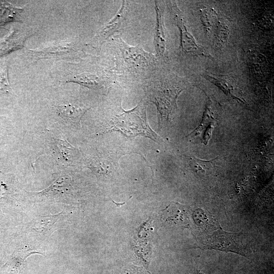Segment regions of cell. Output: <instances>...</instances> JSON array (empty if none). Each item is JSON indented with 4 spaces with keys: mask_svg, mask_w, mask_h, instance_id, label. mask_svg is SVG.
Here are the masks:
<instances>
[{
    "mask_svg": "<svg viewBox=\"0 0 274 274\" xmlns=\"http://www.w3.org/2000/svg\"><path fill=\"white\" fill-rule=\"evenodd\" d=\"M89 108L82 107L75 104H63L58 106L57 112L61 118L80 124L83 115Z\"/></svg>",
    "mask_w": 274,
    "mask_h": 274,
    "instance_id": "cell-10",
    "label": "cell"
},
{
    "mask_svg": "<svg viewBox=\"0 0 274 274\" xmlns=\"http://www.w3.org/2000/svg\"><path fill=\"white\" fill-rule=\"evenodd\" d=\"M162 221L177 225L189 224V218L187 208L179 203L172 202L163 212Z\"/></svg>",
    "mask_w": 274,
    "mask_h": 274,
    "instance_id": "cell-7",
    "label": "cell"
},
{
    "mask_svg": "<svg viewBox=\"0 0 274 274\" xmlns=\"http://www.w3.org/2000/svg\"><path fill=\"white\" fill-rule=\"evenodd\" d=\"M61 214L35 218L28 224V228L31 231L42 236H49L55 230L56 221Z\"/></svg>",
    "mask_w": 274,
    "mask_h": 274,
    "instance_id": "cell-8",
    "label": "cell"
},
{
    "mask_svg": "<svg viewBox=\"0 0 274 274\" xmlns=\"http://www.w3.org/2000/svg\"><path fill=\"white\" fill-rule=\"evenodd\" d=\"M216 105L214 101L208 97L202 121L200 125L189 135L198 137L202 143L207 145L210 140L212 131L217 122Z\"/></svg>",
    "mask_w": 274,
    "mask_h": 274,
    "instance_id": "cell-5",
    "label": "cell"
},
{
    "mask_svg": "<svg viewBox=\"0 0 274 274\" xmlns=\"http://www.w3.org/2000/svg\"><path fill=\"white\" fill-rule=\"evenodd\" d=\"M128 274H146L145 271L141 268L135 267V268H131L130 270L128 271Z\"/></svg>",
    "mask_w": 274,
    "mask_h": 274,
    "instance_id": "cell-24",
    "label": "cell"
},
{
    "mask_svg": "<svg viewBox=\"0 0 274 274\" xmlns=\"http://www.w3.org/2000/svg\"><path fill=\"white\" fill-rule=\"evenodd\" d=\"M33 254H43L39 252L24 248L18 251L14 256L11 262L13 274H21L25 268L26 259Z\"/></svg>",
    "mask_w": 274,
    "mask_h": 274,
    "instance_id": "cell-14",
    "label": "cell"
},
{
    "mask_svg": "<svg viewBox=\"0 0 274 274\" xmlns=\"http://www.w3.org/2000/svg\"><path fill=\"white\" fill-rule=\"evenodd\" d=\"M30 33L19 29H14L0 43V57L22 48Z\"/></svg>",
    "mask_w": 274,
    "mask_h": 274,
    "instance_id": "cell-6",
    "label": "cell"
},
{
    "mask_svg": "<svg viewBox=\"0 0 274 274\" xmlns=\"http://www.w3.org/2000/svg\"><path fill=\"white\" fill-rule=\"evenodd\" d=\"M74 46L72 45H59L51 47L43 50L32 51V54L36 55L38 58H47L52 56H57L66 54L74 51Z\"/></svg>",
    "mask_w": 274,
    "mask_h": 274,
    "instance_id": "cell-18",
    "label": "cell"
},
{
    "mask_svg": "<svg viewBox=\"0 0 274 274\" xmlns=\"http://www.w3.org/2000/svg\"><path fill=\"white\" fill-rule=\"evenodd\" d=\"M111 129L120 131L129 137L143 134L155 141H159L160 139L149 126L146 106L142 103L130 111H125L113 117Z\"/></svg>",
    "mask_w": 274,
    "mask_h": 274,
    "instance_id": "cell-1",
    "label": "cell"
},
{
    "mask_svg": "<svg viewBox=\"0 0 274 274\" xmlns=\"http://www.w3.org/2000/svg\"><path fill=\"white\" fill-rule=\"evenodd\" d=\"M157 83L148 86L147 94L149 100L157 107L160 125L163 120H168L170 114L177 108V99L183 89L172 81Z\"/></svg>",
    "mask_w": 274,
    "mask_h": 274,
    "instance_id": "cell-3",
    "label": "cell"
},
{
    "mask_svg": "<svg viewBox=\"0 0 274 274\" xmlns=\"http://www.w3.org/2000/svg\"><path fill=\"white\" fill-rule=\"evenodd\" d=\"M156 11V26L155 29L154 44L157 54L159 56H162L165 50V40L162 26L161 15L157 5Z\"/></svg>",
    "mask_w": 274,
    "mask_h": 274,
    "instance_id": "cell-15",
    "label": "cell"
},
{
    "mask_svg": "<svg viewBox=\"0 0 274 274\" xmlns=\"http://www.w3.org/2000/svg\"><path fill=\"white\" fill-rule=\"evenodd\" d=\"M124 6L123 5L116 16L110 21L102 30L99 32L94 39L95 45L100 46L101 44L112 35L118 30L123 21Z\"/></svg>",
    "mask_w": 274,
    "mask_h": 274,
    "instance_id": "cell-11",
    "label": "cell"
},
{
    "mask_svg": "<svg viewBox=\"0 0 274 274\" xmlns=\"http://www.w3.org/2000/svg\"><path fill=\"white\" fill-rule=\"evenodd\" d=\"M201 244L204 249L232 252L245 257L250 252L242 232L230 233L219 229L207 236Z\"/></svg>",
    "mask_w": 274,
    "mask_h": 274,
    "instance_id": "cell-4",
    "label": "cell"
},
{
    "mask_svg": "<svg viewBox=\"0 0 274 274\" xmlns=\"http://www.w3.org/2000/svg\"><path fill=\"white\" fill-rule=\"evenodd\" d=\"M192 274H205L204 273L201 272L200 270L198 269H195L194 270Z\"/></svg>",
    "mask_w": 274,
    "mask_h": 274,
    "instance_id": "cell-25",
    "label": "cell"
},
{
    "mask_svg": "<svg viewBox=\"0 0 274 274\" xmlns=\"http://www.w3.org/2000/svg\"><path fill=\"white\" fill-rule=\"evenodd\" d=\"M116 42L123 70L137 78L149 73L154 63L151 55L138 47L128 46L120 38H117Z\"/></svg>",
    "mask_w": 274,
    "mask_h": 274,
    "instance_id": "cell-2",
    "label": "cell"
},
{
    "mask_svg": "<svg viewBox=\"0 0 274 274\" xmlns=\"http://www.w3.org/2000/svg\"><path fill=\"white\" fill-rule=\"evenodd\" d=\"M104 79L95 75L83 73L74 76L68 82L78 83L92 89L99 88L104 83Z\"/></svg>",
    "mask_w": 274,
    "mask_h": 274,
    "instance_id": "cell-16",
    "label": "cell"
},
{
    "mask_svg": "<svg viewBox=\"0 0 274 274\" xmlns=\"http://www.w3.org/2000/svg\"><path fill=\"white\" fill-rule=\"evenodd\" d=\"M56 142L60 154L65 159L67 160L70 151L73 150L75 148L67 141L64 140L57 139Z\"/></svg>",
    "mask_w": 274,
    "mask_h": 274,
    "instance_id": "cell-22",
    "label": "cell"
},
{
    "mask_svg": "<svg viewBox=\"0 0 274 274\" xmlns=\"http://www.w3.org/2000/svg\"><path fill=\"white\" fill-rule=\"evenodd\" d=\"M228 26L226 21L223 18H220L218 24L213 33L214 41L217 45H223L228 38Z\"/></svg>",
    "mask_w": 274,
    "mask_h": 274,
    "instance_id": "cell-19",
    "label": "cell"
},
{
    "mask_svg": "<svg viewBox=\"0 0 274 274\" xmlns=\"http://www.w3.org/2000/svg\"><path fill=\"white\" fill-rule=\"evenodd\" d=\"M193 217L196 223L199 226H203L208 223V218L201 210H196L193 213Z\"/></svg>",
    "mask_w": 274,
    "mask_h": 274,
    "instance_id": "cell-23",
    "label": "cell"
},
{
    "mask_svg": "<svg viewBox=\"0 0 274 274\" xmlns=\"http://www.w3.org/2000/svg\"><path fill=\"white\" fill-rule=\"evenodd\" d=\"M201 20L206 31L214 33L220 20V17L216 11L212 9H203L200 12Z\"/></svg>",
    "mask_w": 274,
    "mask_h": 274,
    "instance_id": "cell-17",
    "label": "cell"
},
{
    "mask_svg": "<svg viewBox=\"0 0 274 274\" xmlns=\"http://www.w3.org/2000/svg\"><path fill=\"white\" fill-rule=\"evenodd\" d=\"M205 77L210 82L219 87L227 95L242 100L236 94L237 91L236 85L231 78L213 74H207Z\"/></svg>",
    "mask_w": 274,
    "mask_h": 274,
    "instance_id": "cell-12",
    "label": "cell"
},
{
    "mask_svg": "<svg viewBox=\"0 0 274 274\" xmlns=\"http://www.w3.org/2000/svg\"><path fill=\"white\" fill-rule=\"evenodd\" d=\"M0 90L7 92L12 91L8 81V68L6 64L0 68Z\"/></svg>",
    "mask_w": 274,
    "mask_h": 274,
    "instance_id": "cell-20",
    "label": "cell"
},
{
    "mask_svg": "<svg viewBox=\"0 0 274 274\" xmlns=\"http://www.w3.org/2000/svg\"><path fill=\"white\" fill-rule=\"evenodd\" d=\"M214 160H203L193 158L190 161V165L196 172L200 170L205 172L207 168L212 166V162Z\"/></svg>",
    "mask_w": 274,
    "mask_h": 274,
    "instance_id": "cell-21",
    "label": "cell"
},
{
    "mask_svg": "<svg viewBox=\"0 0 274 274\" xmlns=\"http://www.w3.org/2000/svg\"><path fill=\"white\" fill-rule=\"evenodd\" d=\"M22 9L14 7L8 3L0 4V27L5 24L15 21H21L19 19Z\"/></svg>",
    "mask_w": 274,
    "mask_h": 274,
    "instance_id": "cell-13",
    "label": "cell"
},
{
    "mask_svg": "<svg viewBox=\"0 0 274 274\" xmlns=\"http://www.w3.org/2000/svg\"><path fill=\"white\" fill-rule=\"evenodd\" d=\"M178 26L181 32V46L182 50L186 53L196 55L209 56L203 49L195 41L193 37L188 31L182 20L178 17Z\"/></svg>",
    "mask_w": 274,
    "mask_h": 274,
    "instance_id": "cell-9",
    "label": "cell"
}]
</instances>
